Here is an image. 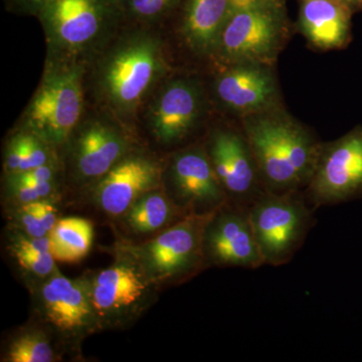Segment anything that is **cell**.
I'll return each instance as SVG.
<instances>
[{"instance_id": "cell-1", "label": "cell", "mask_w": 362, "mask_h": 362, "mask_svg": "<svg viewBox=\"0 0 362 362\" xmlns=\"http://www.w3.org/2000/svg\"><path fill=\"white\" fill-rule=\"evenodd\" d=\"M169 71L168 49L160 35L138 28L120 30L88 64L87 82L102 113L131 129Z\"/></svg>"}, {"instance_id": "cell-2", "label": "cell", "mask_w": 362, "mask_h": 362, "mask_svg": "<svg viewBox=\"0 0 362 362\" xmlns=\"http://www.w3.org/2000/svg\"><path fill=\"white\" fill-rule=\"evenodd\" d=\"M240 119L266 192H304L323 143L281 107Z\"/></svg>"}, {"instance_id": "cell-3", "label": "cell", "mask_w": 362, "mask_h": 362, "mask_svg": "<svg viewBox=\"0 0 362 362\" xmlns=\"http://www.w3.org/2000/svg\"><path fill=\"white\" fill-rule=\"evenodd\" d=\"M47 59L88 65L120 32L122 0H51L40 11Z\"/></svg>"}, {"instance_id": "cell-4", "label": "cell", "mask_w": 362, "mask_h": 362, "mask_svg": "<svg viewBox=\"0 0 362 362\" xmlns=\"http://www.w3.org/2000/svg\"><path fill=\"white\" fill-rule=\"evenodd\" d=\"M88 65L47 59L44 75L20 129L39 136L62 149L84 117L85 82Z\"/></svg>"}, {"instance_id": "cell-5", "label": "cell", "mask_w": 362, "mask_h": 362, "mask_svg": "<svg viewBox=\"0 0 362 362\" xmlns=\"http://www.w3.org/2000/svg\"><path fill=\"white\" fill-rule=\"evenodd\" d=\"M211 214L185 216L150 239L122 240L117 247L128 252L160 289L183 284L207 269L204 233Z\"/></svg>"}, {"instance_id": "cell-6", "label": "cell", "mask_w": 362, "mask_h": 362, "mask_svg": "<svg viewBox=\"0 0 362 362\" xmlns=\"http://www.w3.org/2000/svg\"><path fill=\"white\" fill-rule=\"evenodd\" d=\"M114 256L111 266L85 275L101 331L132 326L156 303L160 290L128 252L116 247Z\"/></svg>"}, {"instance_id": "cell-7", "label": "cell", "mask_w": 362, "mask_h": 362, "mask_svg": "<svg viewBox=\"0 0 362 362\" xmlns=\"http://www.w3.org/2000/svg\"><path fill=\"white\" fill-rule=\"evenodd\" d=\"M30 289L35 323L65 352L77 354L83 340L101 331L85 275L71 279L58 271Z\"/></svg>"}, {"instance_id": "cell-8", "label": "cell", "mask_w": 362, "mask_h": 362, "mask_svg": "<svg viewBox=\"0 0 362 362\" xmlns=\"http://www.w3.org/2000/svg\"><path fill=\"white\" fill-rule=\"evenodd\" d=\"M304 192H265L250 206L252 230L265 265L290 263L315 225V211Z\"/></svg>"}, {"instance_id": "cell-9", "label": "cell", "mask_w": 362, "mask_h": 362, "mask_svg": "<svg viewBox=\"0 0 362 362\" xmlns=\"http://www.w3.org/2000/svg\"><path fill=\"white\" fill-rule=\"evenodd\" d=\"M132 131L102 113L83 117L64 145V173L75 187L89 189L138 146Z\"/></svg>"}, {"instance_id": "cell-10", "label": "cell", "mask_w": 362, "mask_h": 362, "mask_svg": "<svg viewBox=\"0 0 362 362\" xmlns=\"http://www.w3.org/2000/svg\"><path fill=\"white\" fill-rule=\"evenodd\" d=\"M289 23L283 0L230 14L213 58L221 66L239 63L273 66L287 42Z\"/></svg>"}, {"instance_id": "cell-11", "label": "cell", "mask_w": 362, "mask_h": 362, "mask_svg": "<svg viewBox=\"0 0 362 362\" xmlns=\"http://www.w3.org/2000/svg\"><path fill=\"white\" fill-rule=\"evenodd\" d=\"M147 102V129L163 147L180 146L199 130L206 112V96L199 80H164Z\"/></svg>"}, {"instance_id": "cell-12", "label": "cell", "mask_w": 362, "mask_h": 362, "mask_svg": "<svg viewBox=\"0 0 362 362\" xmlns=\"http://www.w3.org/2000/svg\"><path fill=\"white\" fill-rule=\"evenodd\" d=\"M162 187L187 216H209L228 204L204 143L177 149L164 161Z\"/></svg>"}, {"instance_id": "cell-13", "label": "cell", "mask_w": 362, "mask_h": 362, "mask_svg": "<svg viewBox=\"0 0 362 362\" xmlns=\"http://www.w3.org/2000/svg\"><path fill=\"white\" fill-rule=\"evenodd\" d=\"M304 194L316 209L362 199V127L323 143Z\"/></svg>"}, {"instance_id": "cell-14", "label": "cell", "mask_w": 362, "mask_h": 362, "mask_svg": "<svg viewBox=\"0 0 362 362\" xmlns=\"http://www.w3.org/2000/svg\"><path fill=\"white\" fill-rule=\"evenodd\" d=\"M204 145L228 204L249 209L267 192L242 127L214 128Z\"/></svg>"}, {"instance_id": "cell-15", "label": "cell", "mask_w": 362, "mask_h": 362, "mask_svg": "<svg viewBox=\"0 0 362 362\" xmlns=\"http://www.w3.org/2000/svg\"><path fill=\"white\" fill-rule=\"evenodd\" d=\"M164 161L136 147L88 189L90 201L105 216L118 220L138 199L162 187Z\"/></svg>"}, {"instance_id": "cell-16", "label": "cell", "mask_w": 362, "mask_h": 362, "mask_svg": "<svg viewBox=\"0 0 362 362\" xmlns=\"http://www.w3.org/2000/svg\"><path fill=\"white\" fill-rule=\"evenodd\" d=\"M204 252L207 269L256 270L265 265L250 221L249 209L228 202L207 220Z\"/></svg>"}, {"instance_id": "cell-17", "label": "cell", "mask_w": 362, "mask_h": 362, "mask_svg": "<svg viewBox=\"0 0 362 362\" xmlns=\"http://www.w3.org/2000/svg\"><path fill=\"white\" fill-rule=\"evenodd\" d=\"M218 103L243 117L280 108V90L273 66L239 63L221 66L214 81Z\"/></svg>"}, {"instance_id": "cell-18", "label": "cell", "mask_w": 362, "mask_h": 362, "mask_svg": "<svg viewBox=\"0 0 362 362\" xmlns=\"http://www.w3.org/2000/svg\"><path fill=\"white\" fill-rule=\"evenodd\" d=\"M349 6L341 0H300L299 26L312 47L341 49L350 35Z\"/></svg>"}, {"instance_id": "cell-19", "label": "cell", "mask_w": 362, "mask_h": 362, "mask_svg": "<svg viewBox=\"0 0 362 362\" xmlns=\"http://www.w3.org/2000/svg\"><path fill=\"white\" fill-rule=\"evenodd\" d=\"M230 14V0H187L180 30L188 49L213 58Z\"/></svg>"}, {"instance_id": "cell-20", "label": "cell", "mask_w": 362, "mask_h": 362, "mask_svg": "<svg viewBox=\"0 0 362 362\" xmlns=\"http://www.w3.org/2000/svg\"><path fill=\"white\" fill-rule=\"evenodd\" d=\"M185 216L187 214L175 206L162 187L143 195L116 221L125 235L123 240L139 243L154 237Z\"/></svg>"}, {"instance_id": "cell-21", "label": "cell", "mask_w": 362, "mask_h": 362, "mask_svg": "<svg viewBox=\"0 0 362 362\" xmlns=\"http://www.w3.org/2000/svg\"><path fill=\"white\" fill-rule=\"evenodd\" d=\"M65 350L39 324L14 333L4 350V362H54L62 361Z\"/></svg>"}, {"instance_id": "cell-22", "label": "cell", "mask_w": 362, "mask_h": 362, "mask_svg": "<svg viewBox=\"0 0 362 362\" xmlns=\"http://www.w3.org/2000/svg\"><path fill=\"white\" fill-rule=\"evenodd\" d=\"M94 233V226L87 218H61L49 233L52 256L61 263H78L89 254Z\"/></svg>"}, {"instance_id": "cell-23", "label": "cell", "mask_w": 362, "mask_h": 362, "mask_svg": "<svg viewBox=\"0 0 362 362\" xmlns=\"http://www.w3.org/2000/svg\"><path fill=\"white\" fill-rule=\"evenodd\" d=\"M11 258L28 280V286L42 282L59 271L52 252H40L8 245Z\"/></svg>"}, {"instance_id": "cell-24", "label": "cell", "mask_w": 362, "mask_h": 362, "mask_svg": "<svg viewBox=\"0 0 362 362\" xmlns=\"http://www.w3.org/2000/svg\"><path fill=\"white\" fill-rule=\"evenodd\" d=\"M180 0H122L126 18L139 25H152L170 13Z\"/></svg>"}, {"instance_id": "cell-25", "label": "cell", "mask_w": 362, "mask_h": 362, "mask_svg": "<svg viewBox=\"0 0 362 362\" xmlns=\"http://www.w3.org/2000/svg\"><path fill=\"white\" fill-rule=\"evenodd\" d=\"M8 197L13 206H23L32 202L54 199L59 192L58 181L52 182H6Z\"/></svg>"}, {"instance_id": "cell-26", "label": "cell", "mask_w": 362, "mask_h": 362, "mask_svg": "<svg viewBox=\"0 0 362 362\" xmlns=\"http://www.w3.org/2000/svg\"><path fill=\"white\" fill-rule=\"evenodd\" d=\"M21 131L25 140V158L18 173H25L30 169L40 168L49 162L61 159L59 157L58 149L54 148L49 143L28 131Z\"/></svg>"}, {"instance_id": "cell-27", "label": "cell", "mask_w": 362, "mask_h": 362, "mask_svg": "<svg viewBox=\"0 0 362 362\" xmlns=\"http://www.w3.org/2000/svg\"><path fill=\"white\" fill-rule=\"evenodd\" d=\"M13 207L11 221H13V228L16 232L33 238L49 235V233L47 232L42 221H40L39 216L35 213L33 202Z\"/></svg>"}, {"instance_id": "cell-28", "label": "cell", "mask_w": 362, "mask_h": 362, "mask_svg": "<svg viewBox=\"0 0 362 362\" xmlns=\"http://www.w3.org/2000/svg\"><path fill=\"white\" fill-rule=\"evenodd\" d=\"M62 173H64L63 162L59 159L25 173L6 176V182H52L59 181Z\"/></svg>"}, {"instance_id": "cell-29", "label": "cell", "mask_w": 362, "mask_h": 362, "mask_svg": "<svg viewBox=\"0 0 362 362\" xmlns=\"http://www.w3.org/2000/svg\"><path fill=\"white\" fill-rule=\"evenodd\" d=\"M25 158V140L23 131L13 133L6 142L4 169L6 176L20 173Z\"/></svg>"}, {"instance_id": "cell-30", "label": "cell", "mask_w": 362, "mask_h": 362, "mask_svg": "<svg viewBox=\"0 0 362 362\" xmlns=\"http://www.w3.org/2000/svg\"><path fill=\"white\" fill-rule=\"evenodd\" d=\"M54 199H44V201L33 202L35 213L42 221L47 232L49 233L54 226L58 223V211L54 206Z\"/></svg>"}, {"instance_id": "cell-31", "label": "cell", "mask_w": 362, "mask_h": 362, "mask_svg": "<svg viewBox=\"0 0 362 362\" xmlns=\"http://www.w3.org/2000/svg\"><path fill=\"white\" fill-rule=\"evenodd\" d=\"M51 0H6L7 4L18 13L39 16Z\"/></svg>"}, {"instance_id": "cell-32", "label": "cell", "mask_w": 362, "mask_h": 362, "mask_svg": "<svg viewBox=\"0 0 362 362\" xmlns=\"http://www.w3.org/2000/svg\"><path fill=\"white\" fill-rule=\"evenodd\" d=\"M267 0H230V9H232V13L247 11V9L261 6Z\"/></svg>"}, {"instance_id": "cell-33", "label": "cell", "mask_w": 362, "mask_h": 362, "mask_svg": "<svg viewBox=\"0 0 362 362\" xmlns=\"http://www.w3.org/2000/svg\"><path fill=\"white\" fill-rule=\"evenodd\" d=\"M341 1L346 4L347 6H350V4H361L362 0H341Z\"/></svg>"}]
</instances>
